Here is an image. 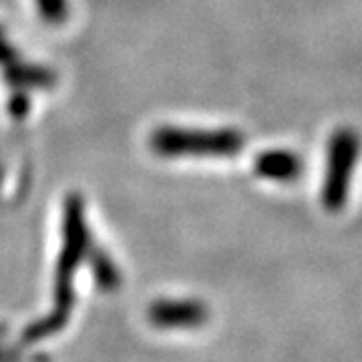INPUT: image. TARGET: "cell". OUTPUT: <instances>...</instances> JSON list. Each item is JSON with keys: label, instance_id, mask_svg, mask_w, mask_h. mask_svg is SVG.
Masks as SVG:
<instances>
[{"label": "cell", "instance_id": "obj_1", "mask_svg": "<svg viewBox=\"0 0 362 362\" xmlns=\"http://www.w3.org/2000/svg\"><path fill=\"white\" fill-rule=\"evenodd\" d=\"M246 145L235 129L159 127L151 133V149L163 157H233Z\"/></svg>", "mask_w": 362, "mask_h": 362}, {"label": "cell", "instance_id": "obj_3", "mask_svg": "<svg viewBox=\"0 0 362 362\" xmlns=\"http://www.w3.org/2000/svg\"><path fill=\"white\" fill-rule=\"evenodd\" d=\"M0 66H2L4 81L13 89V93H26L30 89H47L57 81L52 71L25 63L21 59L18 51H14L13 45L4 37L2 28H0Z\"/></svg>", "mask_w": 362, "mask_h": 362}, {"label": "cell", "instance_id": "obj_4", "mask_svg": "<svg viewBox=\"0 0 362 362\" xmlns=\"http://www.w3.org/2000/svg\"><path fill=\"white\" fill-rule=\"evenodd\" d=\"M304 171V159L296 151L288 149H272L264 151L254 161V173L270 181H296Z\"/></svg>", "mask_w": 362, "mask_h": 362}, {"label": "cell", "instance_id": "obj_2", "mask_svg": "<svg viewBox=\"0 0 362 362\" xmlns=\"http://www.w3.org/2000/svg\"><path fill=\"white\" fill-rule=\"evenodd\" d=\"M361 135L350 127H340L328 141L326 156V173L322 181V206L330 214L342 211L350 194V181L361 159Z\"/></svg>", "mask_w": 362, "mask_h": 362}, {"label": "cell", "instance_id": "obj_5", "mask_svg": "<svg viewBox=\"0 0 362 362\" xmlns=\"http://www.w3.org/2000/svg\"><path fill=\"white\" fill-rule=\"evenodd\" d=\"M37 6L40 16L52 25L63 23L69 14V0H37Z\"/></svg>", "mask_w": 362, "mask_h": 362}]
</instances>
